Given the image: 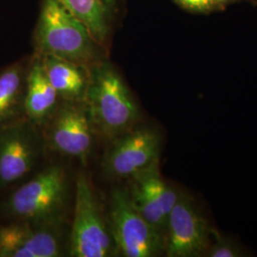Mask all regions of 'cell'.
Here are the masks:
<instances>
[{"mask_svg":"<svg viewBox=\"0 0 257 257\" xmlns=\"http://www.w3.org/2000/svg\"><path fill=\"white\" fill-rule=\"evenodd\" d=\"M13 189L0 202L3 220L68 223L74 183L65 166L48 165Z\"/></svg>","mask_w":257,"mask_h":257,"instance_id":"6da1fadb","label":"cell"},{"mask_svg":"<svg viewBox=\"0 0 257 257\" xmlns=\"http://www.w3.org/2000/svg\"><path fill=\"white\" fill-rule=\"evenodd\" d=\"M85 105L98 140L105 144L142 121L140 107L110 59L90 67Z\"/></svg>","mask_w":257,"mask_h":257,"instance_id":"7a4b0ae2","label":"cell"},{"mask_svg":"<svg viewBox=\"0 0 257 257\" xmlns=\"http://www.w3.org/2000/svg\"><path fill=\"white\" fill-rule=\"evenodd\" d=\"M34 54L52 55L91 67L109 58L110 50L56 0H41L34 32Z\"/></svg>","mask_w":257,"mask_h":257,"instance_id":"3957f363","label":"cell"},{"mask_svg":"<svg viewBox=\"0 0 257 257\" xmlns=\"http://www.w3.org/2000/svg\"><path fill=\"white\" fill-rule=\"evenodd\" d=\"M74 257L117 255L106 214L90 175L78 172L74 179L70 251Z\"/></svg>","mask_w":257,"mask_h":257,"instance_id":"277c9868","label":"cell"},{"mask_svg":"<svg viewBox=\"0 0 257 257\" xmlns=\"http://www.w3.org/2000/svg\"><path fill=\"white\" fill-rule=\"evenodd\" d=\"M106 218L117 255L157 257L165 253L164 233L150 224L128 198L126 187L114 188L109 195Z\"/></svg>","mask_w":257,"mask_h":257,"instance_id":"5b68a950","label":"cell"},{"mask_svg":"<svg viewBox=\"0 0 257 257\" xmlns=\"http://www.w3.org/2000/svg\"><path fill=\"white\" fill-rule=\"evenodd\" d=\"M163 145L161 132L142 121L107 144L101 171L108 179L127 181L159 162Z\"/></svg>","mask_w":257,"mask_h":257,"instance_id":"8992f818","label":"cell"},{"mask_svg":"<svg viewBox=\"0 0 257 257\" xmlns=\"http://www.w3.org/2000/svg\"><path fill=\"white\" fill-rule=\"evenodd\" d=\"M46 150L41 128L28 118L0 128V193L36 174Z\"/></svg>","mask_w":257,"mask_h":257,"instance_id":"52a82bcc","label":"cell"},{"mask_svg":"<svg viewBox=\"0 0 257 257\" xmlns=\"http://www.w3.org/2000/svg\"><path fill=\"white\" fill-rule=\"evenodd\" d=\"M41 131L48 151L88 165L98 138L84 102L62 100Z\"/></svg>","mask_w":257,"mask_h":257,"instance_id":"ba28073f","label":"cell"},{"mask_svg":"<svg viewBox=\"0 0 257 257\" xmlns=\"http://www.w3.org/2000/svg\"><path fill=\"white\" fill-rule=\"evenodd\" d=\"M70 251L68 223L4 220L0 257H60Z\"/></svg>","mask_w":257,"mask_h":257,"instance_id":"9c48e42d","label":"cell"},{"mask_svg":"<svg viewBox=\"0 0 257 257\" xmlns=\"http://www.w3.org/2000/svg\"><path fill=\"white\" fill-rule=\"evenodd\" d=\"M211 230L195 200L181 192L167 220L164 255L205 256L211 245Z\"/></svg>","mask_w":257,"mask_h":257,"instance_id":"30bf717a","label":"cell"},{"mask_svg":"<svg viewBox=\"0 0 257 257\" xmlns=\"http://www.w3.org/2000/svg\"><path fill=\"white\" fill-rule=\"evenodd\" d=\"M126 182L132 205L150 224L165 234L169 214L181 192L166 181L160 173L159 162L134 175Z\"/></svg>","mask_w":257,"mask_h":257,"instance_id":"8fae6325","label":"cell"},{"mask_svg":"<svg viewBox=\"0 0 257 257\" xmlns=\"http://www.w3.org/2000/svg\"><path fill=\"white\" fill-rule=\"evenodd\" d=\"M61 98L47 76L40 55L31 56L26 86V115L40 128L52 118Z\"/></svg>","mask_w":257,"mask_h":257,"instance_id":"7c38bea8","label":"cell"},{"mask_svg":"<svg viewBox=\"0 0 257 257\" xmlns=\"http://www.w3.org/2000/svg\"><path fill=\"white\" fill-rule=\"evenodd\" d=\"M83 22L95 39L110 50L122 0H56Z\"/></svg>","mask_w":257,"mask_h":257,"instance_id":"4fadbf2b","label":"cell"},{"mask_svg":"<svg viewBox=\"0 0 257 257\" xmlns=\"http://www.w3.org/2000/svg\"><path fill=\"white\" fill-rule=\"evenodd\" d=\"M30 59L20 60L0 72V128L27 118L26 86Z\"/></svg>","mask_w":257,"mask_h":257,"instance_id":"5bb4252c","label":"cell"},{"mask_svg":"<svg viewBox=\"0 0 257 257\" xmlns=\"http://www.w3.org/2000/svg\"><path fill=\"white\" fill-rule=\"evenodd\" d=\"M47 76L61 100L84 102L90 84V67L52 55H40Z\"/></svg>","mask_w":257,"mask_h":257,"instance_id":"9a60e30c","label":"cell"},{"mask_svg":"<svg viewBox=\"0 0 257 257\" xmlns=\"http://www.w3.org/2000/svg\"><path fill=\"white\" fill-rule=\"evenodd\" d=\"M241 248L230 239L222 235L218 230H211V242L205 253L208 257L243 256Z\"/></svg>","mask_w":257,"mask_h":257,"instance_id":"2e32d148","label":"cell"},{"mask_svg":"<svg viewBox=\"0 0 257 257\" xmlns=\"http://www.w3.org/2000/svg\"><path fill=\"white\" fill-rule=\"evenodd\" d=\"M181 9L192 14L209 15L226 9L236 0H173Z\"/></svg>","mask_w":257,"mask_h":257,"instance_id":"e0dca14e","label":"cell"},{"mask_svg":"<svg viewBox=\"0 0 257 257\" xmlns=\"http://www.w3.org/2000/svg\"><path fill=\"white\" fill-rule=\"evenodd\" d=\"M239 1H247V2L252 3V4H257V0H236V2H239Z\"/></svg>","mask_w":257,"mask_h":257,"instance_id":"ac0fdd59","label":"cell"}]
</instances>
